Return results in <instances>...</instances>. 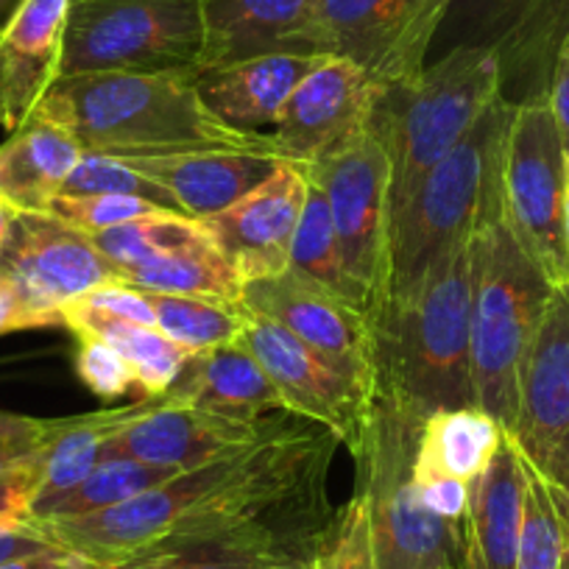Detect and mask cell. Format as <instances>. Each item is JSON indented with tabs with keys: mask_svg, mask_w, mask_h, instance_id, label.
I'll return each mask as SVG.
<instances>
[{
	"mask_svg": "<svg viewBox=\"0 0 569 569\" xmlns=\"http://www.w3.org/2000/svg\"><path fill=\"white\" fill-rule=\"evenodd\" d=\"M118 282L112 262L79 229L51 212H18L0 249V284L31 327L62 325V310L101 284Z\"/></svg>",
	"mask_w": 569,
	"mask_h": 569,
	"instance_id": "8fae6325",
	"label": "cell"
},
{
	"mask_svg": "<svg viewBox=\"0 0 569 569\" xmlns=\"http://www.w3.org/2000/svg\"><path fill=\"white\" fill-rule=\"evenodd\" d=\"M530 469L569 500V284L552 288L519 377V408L506 436Z\"/></svg>",
	"mask_w": 569,
	"mask_h": 569,
	"instance_id": "9a60e30c",
	"label": "cell"
},
{
	"mask_svg": "<svg viewBox=\"0 0 569 569\" xmlns=\"http://www.w3.org/2000/svg\"><path fill=\"white\" fill-rule=\"evenodd\" d=\"M87 238L114 268L146 266V262L162 260V257L212 246L204 223L179 216V212H157V216L120 223L107 232L87 234Z\"/></svg>",
	"mask_w": 569,
	"mask_h": 569,
	"instance_id": "4dcf8cb0",
	"label": "cell"
},
{
	"mask_svg": "<svg viewBox=\"0 0 569 569\" xmlns=\"http://www.w3.org/2000/svg\"><path fill=\"white\" fill-rule=\"evenodd\" d=\"M62 327H68L73 336H96L112 343L129 360L142 399L162 397L177 382L190 358L182 347L168 341L154 327L131 325V321L92 313V310L76 308V305H68L62 310Z\"/></svg>",
	"mask_w": 569,
	"mask_h": 569,
	"instance_id": "f1b7e54d",
	"label": "cell"
},
{
	"mask_svg": "<svg viewBox=\"0 0 569 569\" xmlns=\"http://www.w3.org/2000/svg\"><path fill=\"white\" fill-rule=\"evenodd\" d=\"M53 545L37 525H29L23 530H12V533H0V563L14 561V558L34 556V552L51 550Z\"/></svg>",
	"mask_w": 569,
	"mask_h": 569,
	"instance_id": "bcb514c9",
	"label": "cell"
},
{
	"mask_svg": "<svg viewBox=\"0 0 569 569\" xmlns=\"http://www.w3.org/2000/svg\"><path fill=\"white\" fill-rule=\"evenodd\" d=\"M563 240H567V254H569V157H567V190H563Z\"/></svg>",
	"mask_w": 569,
	"mask_h": 569,
	"instance_id": "816d5d0a",
	"label": "cell"
},
{
	"mask_svg": "<svg viewBox=\"0 0 569 569\" xmlns=\"http://www.w3.org/2000/svg\"><path fill=\"white\" fill-rule=\"evenodd\" d=\"M199 57V0H70L62 76H196Z\"/></svg>",
	"mask_w": 569,
	"mask_h": 569,
	"instance_id": "52a82bcc",
	"label": "cell"
},
{
	"mask_svg": "<svg viewBox=\"0 0 569 569\" xmlns=\"http://www.w3.org/2000/svg\"><path fill=\"white\" fill-rule=\"evenodd\" d=\"M273 569H319V558H313V561H293V563H282V567H273Z\"/></svg>",
	"mask_w": 569,
	"mask_h": 569,
	"instance_id": "f5cc1de1",
	"label": "cell"
},
{
	"mask_svg": "<svg viewBox=\"0 0 569 569\" xmlns=\"http://www.w3.org/2000/svg\"><path fill=\"white\" fill-rule=\"evenodd\" d=\"M70 0H23L0 31V126L29 123L62 76Z\"/></svg>",
	"mask_w": 569,
	"mask_h": 569,
	"instance_id": "44dd1931",
	"label": "cell"
},
{
	"mask_svg": "<svg viewBox=\"0 0 569 569\" xmlns=\"http://www.w3.org/2000/svg\"><path fill=\"white\" fill-rule=\"evenodd\" d=\"M271 421L262 419L251 425L166 397H149L109 441L107 458H131L151 467L188 472L251 447Z\"/></svg>",
	"mask_w": 569,
	"mask_h": 569,
	"instance_id": "d6986e66",
	"label": "cell"
},
{
	"mask_svg": "<svg viewBox=\"0 0 569 569\" xmlns=\"http://www.w3.org/2000/svg\"><path fill=\"white\" fill-rule=\"evenodd\" d=\"M547 101H550L552 118H556L558 134H561L563 154L569 157V34H567V40H563L561 51H558Z\"/></svg>",
	"mask_w": 569,
	"mask_h": 569,
	"instance_id": "f6af8a7d",
	"label": "cell"
},
{
	"mask_svg": "<svg viewBox=\"0 0 569 569\" xmlns=\"http://www.w3.org/2000/svg\"><path fill=\"white\" fill-rule=\"evenodd\" d=\"M173 475H179L177 469L151 467V463L131 461V458H103L73 491L53 502L40 519H34V525L48 522V519H73L109 511V508L129 502L131 497L142 495V491L166 483Z\"/></svg>",
	"mask_w": 569,
	"mask_h": 569,
	"instance_id": "d6a6232c",
	"label": "cell"
},
{
	"mask_svg": "<svg viewBox=\"0 0 569 569\" xmlns=\"http://www.w3.org/2000/svg\"><path fill=\"white\" fill-rule=\"evenodd\" d=\"M421 413L388 388L371 399L369 427L358 463V495L369 508L377 569H467L461 525L433 517L419 500L413 478Z\"/></svg>",
	"mask_w": 569,
	"mask_h": 569,
	"instance_id": "8992f818",
	"label": "cell"
},
{
	"mask_svg": "<svg viewBox=\"0 0 569 569\" xmlns=\"http://www.w3.org/2000/svg\"><path fill=\"white\" fill-rule=\"evenodd\" d=\"M40 478V452L0 475V533H12V530L34 525L31 508H34Z\"/></svg>",
	"mask_w": 569,
	"mask_h": 569,
	"instance_id": "60d3db41",
	"label": "cell"
},
{
	"mask_svg": "<svg viewBox=\"0 0 569 569\" xmlns=\"http://www.w3.org/2000/svg\"><path fill=\"white\" fill-rule=\"evenodd\" d=\"M310 179L299 162H277L257 188L204 218V229L232 262L240 282L277 277L291 266V246L308 201Z\"/></svg>",
	"mask_w": 569,
	"mask_h": 569,
	"instance_id": "ac0fdd59",
	"label": "cell"
},
{
	"mask_svg": "<svg viewBox=\"0 0 569 569\" xmlns=\"http://www.w3.org/2000/svg\"><path fill=\"white\" fill-rule=\"evenodd\" d=\"M497 96L500 64L486 48H450L413 81L377 92L369 126L391 160V227Z\"/></svg>",
	"mask_w": 569,
	"mask_h": 569,
	"instance_id": "277c9868",
	"label": "cell"
},
{
	"mask_svg": "<svg viewBox=\"0 0 569 569\" xmlns=\"http://www.w3.org/2000/svg\"><path fill=\"white\" fill-rule=\"evenodd\" d=\"M46 436V419L0 410V475L37 456Z\"/></svg>",
	"mask_w": 569,
	"mask_h": 569,
	"instance_id": "ee69618b",
	"label": "cell"
},
{
	"mask_svg": "<svg viewBox=\"0 0 569 569\" xmlns=\"http://www.w3.org/2000/svg\"><path fill=\"white\" fill-rule=\"evenodd\" d=\"M70 305L92 310V313L112 316V319H120V321H131V325L154 327L157 330V316H154V308H151L149 297L140 291H131V288H126V284L120 282L101 284V288L84 293V297L76 299V302Z\"/></svg>",
	"mask_w": 569,
	"mask_h": 569,
	"instance_id": "7bdbcfd3",
	"label": "cell"
},
{
	"mask_svg": "<svg viewBox=\"0 0 569 569\" xmlns=\"http://www.w3.org/2000/svg\"><path fill=\"white\" fill-rule=\"evenodd\" d=\"M552 282L506 223V210L472 234V386L475 405L511 433L519 377L541 325Z\"/></svg>",
	"mask_w": 569,
	"mask_h": 569,
	"instance_id": "5b68a950",
	"label": "cell"
},
{
	"mask_svg": "<svg viewBox=\"0 0 569 569\" xmlns=\"http://www.w3.org/2000/svg\"><path fill=\"white\" fill-rule=\"evenodd\" d=\"M126 162L168 190L184 216L204 221L257 188L282 160L268 151L207 149L166 157H129Z\"/></svg>",
	"mask_w": 569,
	"mask_h": 569,
	"instance_id": "7402d4cb",
	"label": "cell"
},
{
	"mask_svg": "<svg viewBox=\"0 0 569 569\" xmlns=\"http://www.w3.org/2000/svg\"><path fill=\"white\" fill-rule=\"evenodd\" d=\"M288 268L302 273V277L313 279V282L325 284L327 291L338 293V297H343L347 302H352L355 308H358L352 282H349L347 268H343L341 243H338L330 204H327L325 190H321L313 179H310L308 201H305L302 218H299L297 234H293L291 266ZM360 313H363V310H360Z\"/></svg>",
	"mask_w": 569,
	"mask_h": 569,
	"instance_id": "836d02e7",
	"label": "cell"
},
{
	"mask_svg": "<svg viewBox=\"0 0 569 569\" xmlns=\"http://www.w3.org/2000/svg\"><path fill=\"white\" fill-rule=\"evenodd\" d=\"M413 478L419 500L433 517L445 519L450 525H461L467 519L469 508V483L450 478V475L433 472V469H421L413 461Z\"/></svg>",
	"mask_w": 569,
	"mask_h": 569,
	"instance_id": "b9f144b4",
	"label": "cell"
},
{
	"mask_svg": "<svg viewBox=\"0 0 569 569\" xmlns=\"http://www.w3.org/2000/svg\"><path fill=\"white\" fill-rule=\"evenodd\" d=\"M305 171L325 190L358 308L375 321L388 299L391 262V160L386 146L369 126Z\"/></svg>",
	"mask_w": 569,
	"mask_h": 569,
	"instance_id": "ba28073f",
	"label": "cell"
},
{
	"mask_svg": "<svg viewBox=\"0 0 569 569\" xmlns=\"http://www.w3.org/2000/svg\"><path fill=\"white\" fill-rule=\"evenodd\" d=\"M59 196H134V199L151 201L160 210L184 216L173 196L149 177H142L134 166L107 154H90V151H84Z\"/></svg>",
	"mask_w": 569,
	"mask_h": 569,
	"instance_id": "8d00e7d4",
	"label": "cell"
},
{
	"mask_svg": "<svg viewBox=\"0 0 569 569\" xmlns=\"http://www.w3.org/2000/svg\"><path fill=\"white\" fill-rule=\"evenodd\" d=\"M563 190L567 154L550 101L545 96L519 103L508 126L502 157V210L513 238L552 288L569 284Z\"/></svg>",
	"mask_w": 569,
	"mask_h": 569,
	"instance_id": "9c48e42d",
	"label": "cell"
},
{
	"mask_svg": "<svg viewBox=\"0 0 569 569\" xmlns=\"http://www.w3.org/2000/svg\"><path fill=\"white\" fill-rule=\"evenodd\" d=\"M193 79V73L62 76L34 114L73 134L90 154L118 160L207 149L279 157L271 134L240 131L218 120L196 92Z\"/></svg>",
	"mask_w": 569,
	"mask_h": 569,
	"instance_id": "6da1fadb",
	"label": "cell"
},
{
	"mask_svg": "<svg viewBox=\"0 0 569 569\" xmlns=\"http://www.w3.org/2000/svg\"><path fill=\"white\" fill-rule=\"evenodd\" d=\"M81 157L73 134L34 114L0 146V199L18 212H48Z\"/></svg>",
	"mask_w": 569,
	"mask_h": 569,
	"instance_id": "484cf974",
	"label": "cell"
},
{
	"mask_svg": "<svg viewBox=\"0 0 569 569\" xmlns=\"http://www.w3.org/2000/svg\"><path fill=\"white\" fill-rule=\"evenodd\" d=\"M162 397L251 425L271 410H284L273 382L240 341L190 355L182 375Z\"/></svg>",
	"mask_w": 569,
	"mask_h": 569,
	"instance_id": "d4e9b609",
	"label": "cell"
},
{
	"mask_svg": "<svg viewBox=\"0 0 569 569\" xmlns=\"http://www.w3.org/2000/svg\"><path fill=\"white\" fill-rule=\"evenodd\" d=\"M14 216H18V210H12L7 201L0 199V249H3V243H7L9 229H12V223H14Z\"/></svg>",
	"mask_w": 569,
	"mask_h": 569,
	"instance_id": "681fc988",
	"label": "cell"
},
{
	"mask_svg": "<svg viewBox=\"0 0 569 569\" xmlns=\"http://www.w3.org/2000/svg\"><path fill=\"white\" fill-rule=\"evenodd\" d=\"M522 508L525 461L517 447L502 439L489 467L469 486L463 519L467 569H517Z\"/></svg>",
	"mask_w": 569,
	"mask_h": 569,
	"instance_id": "cb8c5ba5",
	"label": "cell"
},
{
	"mask_svg": "<svg viewBox=\"0 0 569 569\" xmlns=\"http://www.w3.org/2000/svg\"><path fill=\"white\" fill-rule=\"evenodd\" d=\"M23 3V0H0V31H3V26L12 20V14L18 12V7Z\"/></svg>",
	"mask_w": 569,
	"mask_h": 569,
	"instance_id": "f907efd6",
	"label": "cell"
},
{
	"mask_svg": "<svg viewBox=\"0 0 569 569\" xmlns=\"http://www.w3.org/2000/svg\"><path fill=\"white\" fill-rule=\"evenodd\" d=\"M319 569H377L369 508L358 491L338 511L336 525L319 556Z\"/></svg>",
	"mask_w": 569,
	"mask_h": 569,
	"instance_id": "f35d334b",
	"label": "cell"
},
{
	"mask_svg": "<svg viewBox=\"0 0 569 569\" xmlns=\"http://www.w3.org/2000/svg\"><path fill=\"white\" fill-rule=\"evenodd\" d=\"M199 70L271 53L325 57L319 0H199Z\"/></svg>",
	"mask_w": 569,
	"mask_h": 569,
	"instance_id": "ffe728a7",
	"label": "cell"
},
{
	"mask_svg": "<svg viewBox=\"0 0 569 569\" xmlns=\"http://www.w3.org/2000/svg\"><path fill=\"white\" fill-rule=\"evenodd\" d=\"M79 338V352H76V371H79L81 382L96 393L103 402L126 397L134 382V371H131L129 360L112 347V343L101 341L96 336H76Z\"/></svg>",
	"mask_w": 569,
	"mask_h": 569,
	"instance_id": "ab89813d",
	"label": "cell"
},
{
	"mask_svg": "<svg viewBox=\"0 0 569 569\" xmlns=\"http://www.w3.org/2000/svg\"><path fill=\"white\" fill-rule=\"evenodd\" d=\"M48 212L79 232L96 234L168 210L134 196H57Z\"/></svg>",
	"mask_w": 569,
	"mask_h": 569,
	"instance_id": "74e56055",
	"label": "cell"
},
{
	"mask_svg": "<svg viewBox=\"0 0 569 569\" xmlns=\"http://www.w3.org/2000/svg\"><path fill=\"white\" fill-rule=\"evenodd\" d=\"M550 491H552V489H550ZM552 500H556L558 511H561V519H563V528H567V547H563V563H561V569H569V500H567V497L556 495V491H552Z\"/></svg>",
	"mask_w": 569,
	"mask_h": 569,
	"instance_id": "c3c4849f",
	"label": "cell"
},
{
	"mask_svg": "<svg viewBox=\"0 0 569 569\" xmlns=\"http://www.w3.org/2000/svg\"><path fill=\"white\" fill-rule=\"evenodd\" d=\"M563 547H567V528L552 500L550 486L525 463V508L517 569H561Z\"/></svg>",
	"mask_w": 569,
	"mask_h": 569,
	"instance_id": "d590c367",
	"label": "cell"
},
{
	"mask_svg": "<svg viewBox=\"0 0 569 569\" xmlns=\"http://www.w3.org/2000/svg\"><path fill=\"white\" fill-rule=\"evenodd\" d=\"M118 282L140 293H166V297H204L240 302L243 282L232 262L221 254L216 243L204 249L182 251V254L162 257L146 266L114 268Z\"/></svg>",
	"mask_w": 569,
	"mask_h": 569,
	"instance_id": "f546056e",
	"label": "cell"
},
{
	"mask_svg": "<svg viewBox=\"0 0 569 569\" xmlns=\"http://www.w3.org/2000/svg\"><path fill=\"white\" fill-rule=\"evenodd\" d=\"M240 452L173 475L166 483L142 491L109 511L73 519H48V522H37V528L62 550L76 552L103 569H114L166 539L227 478L229 469L238 463Z\"/></svg>",
	"mask_w": 569,
	"mask_h": 569,
	"instance_id": "4fadbf2b",
	"label": "cell"
},
{
	"mask_svg": "<svg viewBox=\"0 0 569 569\" xmlns=\"http://www.w3.org/2000/svg\"><path fill=\"white\" fill-rule=\"evenodd\" d=\"M240 305L308 343L327 363L375 397V327L352 302L288 268L277 277L246 282Z\"/></svg>",
	"mask_w": 569,
	"mask_h": 569,
	"instance_id": "2e32d148",
	"label": "cell"
},
{
	"mask_svg": "<svg viewBox=\"0 0 569 569\" xmlns=\"http://www.w3.org/2000/svg\"><path fill=\"white\" fill-rule=\"evenodd\" d=\"M513 109L497 96L393 221L386 305L408 299L439 257L469 243L486 218L502 210V157Z\"/></svg>",
	"mask_w": 569,
	"mask_h": 569,
	"instance_id": "3957f363",
	"label": "cell"
},
{
	"mask_svg": "<svg viewBox=\"0 0 569 569\" xmlns=\"http://www.w3.org/2000/svg\"><path fill=\"white\" fill-rule=\"evenodd\" d=\"M146 297L154 308L157 330L188 355L229 347L243 336L246 313L240 302L204 297H166V293H146Z\"/></svg>",
	"mask_w": 569,
	"mask_h": 569,
	"instance_id": "1f68e13d",
	"label": "cell"
},
{
	"mask_svg": "<svg viewBox=\"0 0 569 569\" xmlns=\"http://www.w3.org/2000/svg\"><path fill=\"white\" fill-rule=\"evenodd\" d=\"M502 427L480 408L433 410L421 421L416 467L450 475L472 486L500 450Z\"/></svg>",
	"mask_w": 569,
	"mask_h": 569,
	"instance_id": "83f0119b",
	"label": "cell"
},
{
	"mask_svg": "<svg viewBox=\"0 0 569 569\" xmlns=\"http://www.w3.org/2000/svg\"><path fill=\"white\" fill-rule=\"evenodd\" d=\"M377 84L363 68L325 57L291 92L271 134L279 157L310 166L336 154L371 123Z\"/></svg>",
	"mask_w": 569,
	"mask_h": 569,
	"instance_id": "e0dca14e",
	"label": "cell"
},
{
	"mask_svg": "<svg viewBox=\"0 0 569 569\" xmlns=\"http://www.w3.org/2000/svg\"><path fill=\"white\" fill-rule=\"evenodd\" d=\"M321 59L325 57H297V53L254 57L199 70L193 84L204 107L218 120L232 129L268 134L262 129L277 126L291 92Z\"/></svg>",
	"mask_w": 569,
	"mask_h": 569,
	"instance_id": "603a6c76",
	"label": "cell"
},
{
	"mask_svg": "<svg viewBox=\"0 0 569 569\" xmlns=\"http://www.w3.org/2000/svg\"><path fill=\"white\" fill-rule=\"evenodd\" d=\"M140 408L142 399L126 408L96 410L70 419H46V436L40 447L42 478L31 508V522L40 519L68 491H73L107 458L109 441Z\"/></svg>",
	"mask_w": 569,
	"mask_h": 569,
	"instance_id": "4316f807",
	"label": "cell"
},
{
	"mask_svg": "<svg viewBox=\"0 0 569 569\" xmlns=\"http://www.w3.org/2000/svg\"><path fill=\"white\" fill-rule=\"evenodd\" d=\"M419 569H436V567H419Z\"/></svg>",
	"mask_w": 569,
	"mask_h": 569,
	"instance_id": "db71d44e",
	"label": "cell"
},
{
	"mask_svg": "<svg viewBox=\"0 0 569 569\" xmlns=\"http://www.w3.org/2000/svg\"><path fill=\"white\" fill-rule=\"evenodd\" d=\"M371 327L377 388L421 413L472 408V240L439 257L419 288L388 302Z\"/></svg>",
	"mask_w": 569,
	"mask_h": 569,
	"instance_id": "7a4b0ae2",
	"label": "cell"
},
{
	"mask_svg": "<svg viewBox=\"0 0 569 569\" xmlns=\"http://www.w3.org/2000/svg\"><path fill=\"white\" fill-rule=\"evenodd\" d=\"M14 330H34V327H31L29 316L20 310V305L14 302L12 293L0 284V336Z\"/></svg>",
	"mask_w": 569,
	"mask_h": 569,
	"instance_id": "7dc6e473",
	"label": "cell"
},
{
	"mask_svg": "<svg viewBox=\"0 0 569 569\" xmlns=\"http://www.w3.org/2000/svg\"><path fill=\"white\" fill-rule=\"evenodd\" d=\"M246 325L240 343L249 349L277 388L282 408L330 430L358 461L371 416V393L355 386L319 352L243 305Z\"/></svg>",
	"mask_w": 569,
	"mask_h": 569,
	"instance_id": "5bb4252c",
	"label": "cell"
},
{
	"mask_svg": "<svg viewBox=\"0 0 569 569\" xmlns=\"http://www.w3.org/2000/svg\"><path fill=\"white\" fill-rule=\"evenodd\" d=\"M450 0H319L325 57L369 73L377 90L408 84L425 70Z\"/></svg>",
	"mask_w": 569,
	"mask_h": 569,
	"instance_id": "7c38bea8",
	"label": "cell"
},
{
	"mask_svg": "<svg viewBox=\"0 0 569 569\" xmlns=\"http://www.w3.org/2000/svg\"><path fill=\"white\" fill-rule=\"evenodd\" d=\"M569 34V0H450L436 34L441 53L486 48L500 64V92L513 107L550 92Z\"/></svg>",
	"mask_w": 569,
	"mask_h": 569,
	"instance_id": "30bf717a",
	"label": "cell"
},
{
	"mask_svg": "<svg viewBox=\"0 0 569 569\" xmlns=\"http://www.w3.org/2000/svg\"><path fill=\"white\" fill-rule=\"evenodd\" d=\"M293 563L268 547L243 539H193L149 547L114 569H273Z\"/></svg>",
	"mask_w": 569,
	"mask_h": 569,
	"instance_id": "e575fe53",
	"label": "cell"
}]
</instances>
